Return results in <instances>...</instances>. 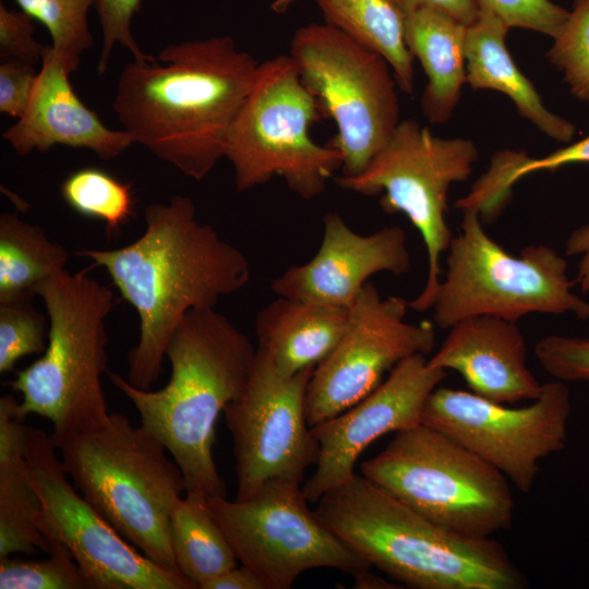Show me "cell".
I'll return each mask as SVG.
<instances>
[{
  "label": "cell",
  "instance_id": "cell-10",
  "mask_svg": "<svg viewBox=\"0 0 589 589\" xmlns=\"http://www.w3.org/2000/svg\"><path fill=\"white\" fill-rule=\"evenodd\" d=\"M289 56L336 135L327 143L341 157L342 177L361 173L400 122L398 87L388 62L326 23L299 27Z\"/></svg>",
  "mask_w": 589,
  "mask_h": 589
},
{
  "label": "cell",
  "instance_id": "cell-21",
  "mask_svg": "<svg viewBox=\"0 0 589 589\" xmlns=\"http://www.w3.org/2000/svg\"><path fill=\"white\" fill-rule=\"evenodd\" d=\"M350 309L280 297L256 315V350L284 376L316 366L338 344Z\"/></svg>",
  "mask_w": 589,
  "mask_h": 589
},
{
  "label": "cell",
  "instance_id": "cell-41",
  "mask_svg": "<svg viewBox=\"0 0 589 589\" xmlns=\"http://www.w3.org/2000/svg\"><path fill=\"white\" fill-rule=\"evenodd\" d=\"M199 589H265L257 576L241 565L224 570L223 573L203 581Z\"/></svg>",
  "mask_w": 589,
  "mask_h": 589
},
{
  "label": "cell",
  "instance_id": "cell-38",
  "mask_svg": "<svg viewBox=\"0 0 589 589\" xmlns=\"http://www.w3.org/2000/svg\"><path fill=\"white\" fill-rule=\"evenodd\" d=\"M33 64L4 61L0 64V112L20 119L26 111L37 79Z\"/></svg>",
  "mask_w": 589,
  "mask_h": 589
},
{
  "label": "cell",
  "instance_id": "cell-7",
  "mask_svg": "<svg viewBox=\"0 0 589 589\" xmlns=\"http://www.w3.org/2000/svg\"><path fill=\"white\" fill-rule=\"evenodd\" d=\"M360 468L362 476L454 534L490 538L512 525L508 479L454 438L422 423L396 432Z\"/></svg>",
  "mask_w": 589,
  "mask_h": 589
},
{
  "label": "cell",
  "instance_id": "cell-11",
  "mask_svg": "<svg viewBox=\"0 0 589 589\" xmlns=\"http://www.w3.org/2000/svg\"><path fill=\"white\" fill-rule=\"evenodd\" d=\"M479 157L468 139L435 136L413 119L400 120L369 166L354 177H334L344 190L380 197L387 214H404L422 237L428 274L409 308L428 311L440 285V260L453 238L446 221L448 190L467 181Z\"/></svg>",
  "mask_w": 589,
  "mask_h": 589
},
{
  "label": "cell",
  "instance_id": "cell-37",
  "mask_svg": "<svg viewBox=\"0 0 589 589\" xmlns=\"http://www.w3.org/2000/svg\"><path fill=\"white\" fill-rule=\"evenodd\" d=\"M33 17L23 11H13L0 2V56L4 61L35 65L41 62L48 46L34 38Z\"/></svg>",
  "mask_w": 589,
  "mask_h": 589
},
{
  "label": "cell",
  "instance_id": "cell-14",
  "mask_svg": "<svg viewBox=\"0 0 589 589\" xmlns=\"http://www.w3.org/2000/svg\"><path fill=\"white\" fill-rule=\"evenodd\" d=\"M570 408L569 389L558 380L542 384L540 396L519 408L436 387L424 404L421 423L454 438L527 493L539 461L565 448Z\"/></svg>",
  "mask_w": 589,
  "mask_h": 589
},
{
  "label": "cell",
  "instance_id": "cell-8",
  "mask_svg": "<svg viewBox=\"0 0 589 589\" xmlns=\"http://www.w3.org/2000/svg\"><path fill=\"white\" fill-rule=\"evenodd\" d=\"M447 251L446 275L431 306L440 328L480 315L517 322L531 313H574L588 320L589 303L573 292L567 262L551 247L528 245L512 255L469 209L462 212L459 232Z\"/></svg>",
  "mask_w": 589,
  "mask_h": 589
},
{
  "label": "cell",
  "instance_id": "cell-22",
  "mask_svg": "<svg viewBox=\"0 0 589 589\" xmlns=\"http://www.w3.org/2000/svg\"><path fill=\"white\" fill-rule=\"evenodd\" d=\"M509 27L493 12L479 9L467 25L465 38L466 81L472 89H494L506 95L518 113L546 136L568 143L576 133L569 121L550 111L541 96L513 60L506 36Z\"/></svg>",
  "mask_w": 589,
  "mask_h": 589
},
{
  "label": "cell",
  "instance_id": "cell-44",
  "mask_svg": "<svg viewBox=\"0 0 589 589\" xmlns=\"http://www.w3.org/2000/svg\"><path fill=\"white\" fill-rule=\"evenodd\" d=\"M588 320H589V310H588Z\"/></svg>",
  "mask_w": 589,
  "mask_h": 589
},
{
  "label": "cell",
  "instance_id": "cell-2",
  "mask_svg": "<svg viewBox=\"0 0 589 589\" xmlns=\"http://www.w3.org/2000/svg\"><path fill=\"white\" fill-rule=\"evenodd\" d=\"M156 57L123 67L113 111L134 143L200 181L225 157L260 63L230 36L170 44Z\"/></svg>",
  "mask_w": 589,
  "mask_h": 589
},
{
  "label": "cell",
  "instance_id": "cell-4",
  "mask_svg": "<svg viewBox=\"0 0 589 589\" xmlns=\"http://www.w3.org/2000/svg\"><path fill=\"white\" fill-rule=\"evenodd\" d=\"M315 512L353 553L416 589H524L527 577L491 538L454 534L354 473Z\"/></svg>",
  "mask_w": 589,
  "mask_h": 589
},
{
  "label": "cell",
  "instance_id": "cell-24",
  "mask_svg": "<svg viewBox=\"0 0 589 589\" xmlns=\"http://www.w3.org/2000/svg\"><path fill=\"white\" fill-rule=\"evenodd\" d=\"M467 25L433 8L404 16L406 45L428 77L421 109L431 123L447 122L460 99L466 81Z\"/></svg>",
  "mask_w": 589,
  "mask_h": 589
},
{
  "label": "cell",
  "instance_id": "cell-3",
  "mask_svg": "<svg viewBox=\"0 0 589 589\" xmlns=\"http://www.w3.org/2000/svg\"><path fill=\"white\" fill-rule=\"evenodd\" d=\"M255 353L250 338L215 308L193 309L167 346L171 372L164 387L142 389L107 371L111 384L137 410L141 426L179 466L187 491L226 496L213 456L216 422L245 389Z\"/></svg>",
  "mask_w": 589,
  "mask_h": 589
},
{
  "label": "cell",
  "instance_id": "cell-23",
  "mask_svg": "<svg viewBox=\"0 0 589 589\" xmlns=\"http://www.w3.org/2000/svg\"><path fill=\"white\" fill-rule=\"evenodd\" d=\"M13 394L0 398V558L50 552L35 524L41 501L31 482L26 459L28 426Z\"/></svg>",
  "mask_w": 589,
  "mask_h": 589
},
{
  "label": "cell",
  "instance_id": "cell-1",
  "mask_svg": "<svg viewBox=\"0 0 589 589\" xmlns=\"http://www.w3.org/2000/svg\"><path fill=\"white\" fill-rule=\"evenodd\" d=\"M145 230L110 250L75 252L106 269L137 312L140 336L128 356L127 380L151 389L159 380L167 346L189 311L215 308L251 278L247 256L196 218L191 197L171 196L144 212Z\"/></svg>",
  "mask_w": 589,
  "mask_h": 589
},
{
  "label": "cell",
  "instance_id": "cell-31",
  "mask_svg": "<svg viewBox=\"0 0 589 589\" xmlns=\"http://www.w3.org/2000/svg\"><path fill=\"white\" fill-rule=\"evenodd\" d=\"M44 560L0 558V589H89L70 551L59 541L50 542Z\"/></svg>",
  "mask_w": 589,
  "mask_h": 589
},
{
  "label": "cell",
  "instance_id": "cell-33",
  "mask_svg": "<svg viewBox=\"0 0 589 589\" xmlns=\"http://www.w3.org/2000/svg\"><path fill=\"white\" fill-rule=\"evenodd\" d=\"M548 51L563 72L570 93L589 106V0H575L562 29Z\"/></svg>",
  "mask_w": 589,
  "mask_h": 589
},
{
  "label": "cell",
  "instance_id": "cell-36",
  "mask_svg": "<svg viewBox=\"0 0 589 589\" xmlns=\"http://www.w3.org/2000/svg\"><path fill=\"white\" fill-rule=\"evenodd\" d=\"M534 353L558 381L589 383V337L550 335L536 344Z\"/></svg>",
  "mask_w": 589,
  "mask_h": 589
},
{
  "label": "cell",
  "instance_id": "cell-29",
  "mask_svg": "<svg viewBox=\"0 0 589 589\" xmlns=\"http://www.w3.org/2000/svg\"><path fill=\"white\" fill-rule=\"evenodd\" d=\"M61 195L74 212L101 220L108 237L118 235L133 215L131 184L100 168L85 167L71 172L61 184Z\"/></svg>",
  "mask_w": 589,
  "mask_h": 589
},
{
  "label": "cell",
  "instance_id": "cell-12",
  "mask_svg": "<svg viewBox=\"0 0 589 589\" xmlns=\"http://www.w3.org/2000/svg\"><path fill=\"white\" fill-rule=\"evenodd\" d=\"M241 565L265 589H289L305 570L335 568L354 576L372 568L308 506L302 483L271 480L250 497H207Z\"/></svg>",
  "mask_w": 589,
  "mask_h": 589
},
{
  "label": "cell",
  "instance_id": "cell-9",
  "mask_svg": "<svg viewBox=\"0 0 589 589\" xmlns=\"http://www.w3.org/2000/svg\"><path fill=\"white\" fill-rule=\"evenodd\" d=\"M321 118L289 55L260 63L225 147L237 191L278 176L303 200L320 195L342 164L337 149L310 136V127Z\"/></svg>",
  "mask_w": 589,
  "mask_h": 589
},
{
  "label": "cell",
  "instance_id": "cell-40",
  "mask_svg": "<svg viewBox=\"0 0 589 589\" xmlns=\"http://www.w3.org/2000/svg\"><path fill=\"white\" fill-rule=\"evenodd\" d=\"M565 254L580 255L576 279L582 292L589 291V224L570 232L565 242Z\"/></svg>",
  "mask_w": 589,
  "mask_h": 589
},
{
  "label": "cell",
  "instance_id": "cell-35",
  "mask_svg": "<svg viewBox=\"0 0 589 589\" xmlns=\"http://www.w3.org/2000/svg\"><path fill=\"white\" fill-rule=\"evenodd\" d=\"M479 9L498 16L509 28L519 27L556 37L569 11L552 0H476Z\"/></svg>",
  "mask_w": 589,
  "mask_h": 589
},
{
  "label": "cell",
  "instance_id": "cell-15",
  "mask_svg": "<svg viewBox=\"0 0 589 589\" xmlns=\"http://www.w3.org/2000/svg\"><path fill=\"white\" fill-rule=\"evenodd\" d=\"M315 366L279 374L256 350L245 389L224 410L231 434L237 500L271 480L302 483L320 446L308 423L306 389Z\"/></svg>",
  "mask_w": 589,
  "mask_h": 589
},
{
  "label": "cell",
  "instance_id": "cell-32",
  "mask_svg": "<svg viewBox=\"0 0 589 589\" xmlns=\"http://www.w3.org/2000/svg\"><path fill=\"white\" fill-rule=\"evenodd\" d=\"M34 293L27 292L0 300V373L13 371L26 356L46 349L48 324L33 304Z\"/></svg>",
  "mask_w": 589,
  "mask_h": 589
},
{
  "label": "cell",
  "instance_id": "cell-17",
  "mask_svg": "<svg viewBox=\"0 0 589 589\" xmlns=\"http://www.w3.org/2000/svg\"><path fill=\"white\" fill-rule=\"evenodd\" d=\"M425 354L400 361L372 393L338 416L312 426L320 453L313 474L302 484L311 503L354 474L362 452L389 432L421 424L429 395L446 377Z\"/></svg>",
  "mask_w": 589,
  "mask_h": 589
},
{
  "label": "cell",
  "instance_id": "cell-28",
  "mask_svg": "<svg viewBox=\"0 0 589 589\" xmlns=\"http://www.w3.org/2000/svg\"><path fill=\"white\" fill-rule=\"evenodd\" d=\"M570 164H589V135L540 158L522 152H495L489 169L457 204L461 209L476 211L484 221L493 220L504 209L517 181L534 172L553 171Z\"/></svg>",
  "mask_w": 589,
  "mask_h": 589
},
{
  "label": "cell",
  "instance_id": "cell-25",
  "mask_svg": "<svg viewBox=\"0 0 589 589\" xmlns=\"http://www.w3.org/2000/svg\"><path fill=\"white\" fill-rule=\"evenodd\" d=\"M324 23L381 55L398 87L413 91V56L404 33V15L388 0H314Z\"/></svg>",
  "mask_w": 589,
  "mask_h": 589
},
{
  "label": "cell",
  "instance_id": "cell-30",
  "mask_svg": "<svg viewBox=\"0 0 589 589\" xmlns=\"http://www.w3.org/2000/svg\"><path fill=\"white\" fill-rule=\"evenodd\" d=\"M21 10L49 32L52 49L74 72L81 55L94 44L87 13L95 0H14Z\"/></svg>",
  "mask_w": 589,
  "mask_h": 589
},
{
  "label": "cell",
  "instance_id": "cell-43",
  "mask_svg": "<svg viewBox=\"0 0 589 589\" xmlns=\"http://www.w3.org/2000/svg\"><path fill=\"white\" fill-rule=\"evenodd\" d=\"M298 1L300 0H274L271 4V9L275 13H286Z\"/></svg>",
  "mask_w": 589,
  "mask_h": 589
},
{
  "label": "cell",
  "instance_id": "cell-16",
  "mask_svg": "<svg viewBox=\"0 0 589 589\" xmlns=\"http://www.w3.org/2000/svg\"><path fill=\"white\" fill-rule=\"evenodd\" d=\"M408 308L406 299L382 298L372 283L364 285L349 308L345 334L310 378L305 412L311 428L362 400L404 359L433 350V323H407Z\"/></svg>",
  "mask_w": 589,
  "mask_h": 589
},
{
  "label": "cell",
  "instance_id": "cell-19",
  "mask_svg": "<svg viewBox=\"0 0 589 589\" xmlns=\"http://www.w3.org/2000/svg\"><path fill=\"white\" fill-rule=\"evenodd\" d=\"M71 73L49 45L25 113L2 133L17 155L63 145L87 148L103 159H111L134 144L124 130L109 129L84 105L72 88Z\"/></svg>",
  "mask_w": 589,
  "mask_h": 589
},
{
  "label": "cell",
  "instance_id": "cell-6",
  "mask_svg": "<svg viewBox=\"0 0 589 589\" xmlns=\"http://www.w3.org/2000/svg\"><path fill=\"white\" fill-rule=\"evenodd\" d=\"M67 269L34 289L48 317L47 346L5 383L20 393L19 411L52 423L50 438L97 428L109 418L101 376L107 373L106 318L112 290L88 274Z\"/></svg>",
  "mask_w": 589,
  "mask_h": 589
},
{
  "label": "cell",
  "instance_id": "cell-13",
  "mask_svg": "<svg viewBox=\"0 0 589 589\" xmlns=\"http://www.w3.org/2000/svg\"><path fill=\"white\" fill-rule=\"evenodd\" d=\"M26 459L41 501L35 524L49 546L57 540L70 551L89 589L196 588L144 555L77 492L45 431L28 426Z\"/></svg>",
  "mask_w": 589,
  "mask_h": 589
},
{
  "label": "cell",
  "instance_id": "cell-39",
  "mask_svg": "<svg viewBox=\"0 0 589 589\" xmlns=\"http://www.w3.org/2000/svg\"><path fill=\"white\" fill-rule=\"evenodd\" d=\"M404 16L420 8L440 10L459 22L470 25L478 16L476 0H388Z\"/></svg>",
  "mask_w": 589,
  "mask_h": 589
},
{
  "label": "cell",
  "instance_id": "cell-5",
  "mask_svg": "<svg viewBox=\"0 0 589 589\" xmlns=\"http://www.w3.org/2000/svg\"><path fill=\"white\" fill-rule=\"evenodd\" d=\"M50 440L80 494L149 560L178 572L169 517L187 484L166 447L120 412L97 428Z\"/></svg>",
  "mask_w": 589,
  "mask_h": 589
},
{
  "label": "cell",
  "instance_id": "cell-34",
  "mask_svg": "<svg viewBox=\"0 0 589 589\" xmlns=\"http://www.w3.org/2000/svg\"><path fill=\"white\" fill-rule=\"evenodd\" d=\"M103 33L97 73L103 75L108 68L116 44L128 49L134 61H156L157 57L141 50L131 32V22L141 10L142 0H95L94 3Z\"/></svg>",
  "mask_w": 589,
  "mask_h": 589
},
{
  "label": "cell",
  "instance_id": "cell-26",
  "mask_svg": "<svg viewBox=\"0 0 589 589\" xmlns=\"http://www.w3.org/2000/svg\"><path fill=\"white\" fill-rule=\"evenodd\" d=\"M169 540L178 572L196 588L238 564L207 497L199 492L187 491L176 501L169 517Z\"/></svg>",
  "mask_w": 589,
  "mask_h": 589
},
{
  "label": "cell",
  "instance_id": "cell-42",
  "mask_svg": "<svg viewBox=\"0 0 589 589\" xmlns=\"http://www.w3.org/2000/svg\"><path fill=\"white\" fill-rule=\"evenodd\" d=\"M371 569V568H370ZM370 569H365L363 572H360L356 574L353 587L357 589H393V588H399V586H394L393 582L387 580L386 578L382 576L374 575L370 572Z\"/></svg>",
  "mask_w": 589,
  "mask_h": 589
},
{
  "label": "cell",
  "instance_id": "cell-18",
  "mask_svg": "<svg viewBox=\"0 0 589 589\" xmlns=\"http://www.w3.org/2000/svg\"><path fill=\"white\" fill-rule=\"evenodd\" d=\"M323 239L316 254L274 278L280 297L350 308L374 274L407 273L411 267L406 233L398 226L370 235L353 231L337 212L323 217Z\"/></svg>",
  "mask_w": 589,
  "mask_h": 589
},
{
  "label": "cell",
  "instance_id": "cell-20",
  "mask_svg": "<svg viewBox=\"0 0 589 589\" xmlns=\"http://www.w3.org/2000/svg\"><path fill=\"white\" fill-rule=\"evenodd\" d=\"M516 323L490 315L464 318L448 328L428 362L455 370L473 394L491 401H532L540 396L542 384L528 369L526 339Z\"/></svg>",
  "mask_w": 589,
  "mask_h": 589
},
{
  "label": "cell",
  "instance_id": "cell-27",
  "mask_svg": "<svg viewBox=\"0 0 589 589\" xmlns=\"http://www.w3.org/2000/svg\"><path fill=\"white\" fill-rule=\"evenodd\" d=\"M69 252L16 213L0 215V300L32 292L65 269ZM35 294V293H34Z\"/></svg>",
  "mask_w": 589,
  "mask_h": 589
}]
</instances>
